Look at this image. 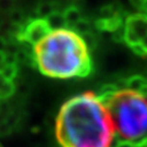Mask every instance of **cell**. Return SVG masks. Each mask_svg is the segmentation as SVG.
Returning a JSON list of instances; mask_svg holds the SVG:
<instances>
[{"instance_id":"obj_1","label":"cell","mask_w":147,"mask_h":147,"mask_svg":"<svg viewBox=\"0 0 147 147\" xmlns=\"http://www.w3.org/2000/svg\"><path fill=\"white\" fill-rule=\"evenodd\" d=\"M115 134L109 110L94 92L71 97L56 118L60 147H112Z\"/></svg>"},{"instance_id":"obj_2","label":"cell","mask_w":147,"mask_h":147,"mask_svg":"<svg viewBox=\"0 0 147 147\" xmlns=\"http://www.w3.org/2000/svg\"><path fill=\"white\" fill-rule=\"evenodd\" d=\"M33 47L34 65L48 78H85L93 71L89 48L82 35L70 27L53 30Z\"/></svg>"},{"instance_id":"obj_3","label":"cell","mask_w":147,"mask_h":147,"mask_svg":"<svg viewBox=\"0 0 147 147\" xmlns=\"http://www.w3.org/2000/svg\"><path fill=\"white\" fill-rule=\"evenodd\" d=\"M118 141L147 147V84L141 90L117 88L102 98Z\"/></svg>"},{"instance_id":"obj_4","label":"cell","mask_w":147,"mask_h":147,"mask_svg":"<svg viewBox=\"0 0 147 147\" xmlns=\"http://www.w3.org/2000/svg\"><path fill=\"white\" fill-rule=\"evenodd\" d=\"M124 42L135 53L147 56V13H134L124 21Z\"/></svg>"},{"instance_id":"obj_5","label":"cell","mask_w":147,"mask_h":147,"mask_svg":"<svg viewBox=\"0 0 147 147\" xmlns=\"http://www.w3.org/2000/svg\"><path fill=\"white\" fill-rule=\"evenodd\" d=\"M51 31L53 30L49 26L46 19H42V18L33 19L31 21L26 22L21 27V31L18 35V42L35 46L40 40H42Z\"/></svg>"},{"instance_id":"obj_6","label":"cell","mask_w":147,"mask_h":147,"mask_svg":"<svg viewBox=\"0 0 147 147\" xmlns=\"http://www.w3.org/2000/svg\"><path fill=\"white\" fill-rule=\"evenodd\" d=\"M95 27L101 32H113L118 31L123 27V18L121 12H118L115 16H106V18H98L94 23Z\"/></svg>"},{"instance_id":"obj_7","label":"cell","mask_w":147,"mask_h":147,"mask_svg":"<svg viewBox=\"0 0 147 147\" xmlns=\"http://www.w3.org/2000/svg\"><path fill=\"white\" fill-rule=\"evenodd\" d=\"M14 92H16L14 82L5 78L0 71V99L10 98L11 96H13Z\"/></svg>"},{"instance_id":"obj_8","label":"cell","mask_w":147,"mask_h":147,"mask_svg":"<svg viewBox=\"0 0 147 147\" xmlns=\"http://www.w3.org/2000/svg\"><path fill=\"white\" fill-rule=\"evenodd\" d=\"M63 14L65 16V21L68 24V27H73L78 22H80L83 19L82 12L80 11V9L75 5H70L65 10L63 11Z\"/></svg>"},{"instance_id":"obj_9","label":"cell","mask_w":147,"mask_h":147,"mask_svg":"<svg viewBox=\"0 0 147 147\" xmlns=\"http://www.w3.org/2000/svg\"><path fill=\"white\" fill-rule=\"evenodd\" d=\"M46 20H47L49 26L51 27V30H59V28L68 27L65 16L63 14V12H60V11H53L50 16L46 18Z\"/></svg>"},{"instance_id":"obj_10","label":"cell","mask_w":147,"mask_h":147,"mask_svg":"<svg viewBox=\"0 0 147 147\" xmlns=\"http://www.w3.org/2000/svg\"><path fill=\"white\" fill-rule=\"evenodd\" d=\"M145 84H147V79L142 75H132L125 81L126 88L133 90H141Z\"/></svg>"},{"instance_id":"obj_11","label":"cell","mask_w":147,"mask_h":147,"mask_svg":"<svg viewBox=\"0 0 147 147\" xmlns=\"http://www.w3.org/2000/svg\"><path fill=\"white\" fill-rule=\"evenodd\" d=\"M0 71H1V73L3 74L5 78L13 81L16 78L18 73H19V67H18V63H5L3 65V68L1 69Z\"/></svg>"},{"instance_id":"obj_12","label":"cell","mask_w":147,"mask_h":147,"mask_svg":"<svg viewBox=\"0 0 147 147\" xmlns=\"http://www.w3.org/2000/svg\"><path fill=\"white\" fill-rule=\"evenodd\" d=\"M92 23L86 20V19H82L80 22H78L75 25H74L72 28H73L75 32H78L81 35H84V34H87V33H90L92 32Z\"/></svg>"},{"instance_id":"obj_13","label":"cell","mask_w":147,"mask_h":147,"mask_svg":"<svg viewBox=\"0 0 147 147\" xmlns=\"http://www.w3.org/2000/svg\"><path fill=\"white\" fill-rule=\"evenodd\" d=\"M55 10V7L51 2H45V3H40L37 8V14L38 18H42L46 19L48 16H50Z\"/></svg>"},{"instance_id":"obj_14","label":"cell","mask_w":147,"mask_h":147,"mask_svg":"<svg viewBox=\"0 0 147 147\" xmlns=\"http://www.w3.org/2000/svg\"><path fill=\"white\" fill-rule=\"evenodd\" d=\"M13 126H14L13 122L9 119H3L0 121V136L5 137L10 135L13 131Z\"/></svg>"},{"instance_id":"obj_15","label":"cell","mask_w":147,"mask_h":147,"mask_svg":"<svg viewBox=\"0 0 147 147\" xmlns=\"http://www.w3.org/2000/svg\"><path fill=\"white\" fill-rule=\"evenodd\" d=\"M11 0H0V8L3 10H9L11 9Z\"/></svg>"},{"instance_id":"obj_16","label":"cell","mask_w":147,"mask_h":147,"mask_svg":"<svg viewBox=\"0 0 147 147\" xmlns=\"http://www.w3.org/2000/svg\"><path fill=\"white\" fill-rule=\"evenodd\" d=\"M112 147H133L131 144H129V143L126 142H121V141H118L116 144H113Z\"/></svg>"},{"instance_id":"obj_17","label":"cell","mask_w":147,"mask_h":147,"mask_svg":"<svg viewBox=\"0 0 147 147\" xmlns=\"http://www.w3.org/2000/svg\"><path fill=\"white\" fill-rule=\"evenodd\" d=\"M5 64V51H0V70L3 68Z\"/></svg>"},{"instance_id":"obj_18","label":"cell","mask_w":147,"mask_h":147,"mask_svg":"<svg viewBox=\"0 0 147 147\" xmlns=\"http://www.w3.org/2000/svg\"><path fill=\"white\" fill-rule=\"evenodd\" d=\"M7 45H8V42L5 40V38L2 36H0V51H5Z\"/></svg>"},{"instance_id":"obj_19","label":"cell","mask_w":147,"mask_h":147,"mask_svg":"<svg viewBox=\"0 0 147 147\" xmlns=\"http://www.w3.org/2000/svg\"><path fill=\"white\" fill-rule=\"evenodd\" d=\"M0 147H2V146H1V145H0Z\"/></svg>"},{"instance_id":"obj_20","label":"cell","mask_w":147,"mask_h":147,"mask_svg":"<svg viewBox=\"0 0 147 147\" xmlns=\"http://www.w3.org/2000/svg\"><path fill=\"white\" fill-rule=\"evenodd\" d=\"M0 100H1V99H0Z\"/></svg>"}]
</instances>
